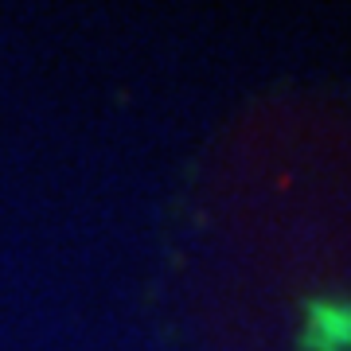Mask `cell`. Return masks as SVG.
Instances as JSON below:
<instances>
[{"mask_svg":"<svg viewBox=\"0 0 351 351\" xmlns=\"http://www.w3.org/2000/svg\"><path fill=\"white\" fill-rule=\"evenodd\" d=\"M301 351H351V297H308Z\"/></svg>","mask_w":351,"mask_h":351,"instance_id":"1","label":"cell"}]
</instances>
